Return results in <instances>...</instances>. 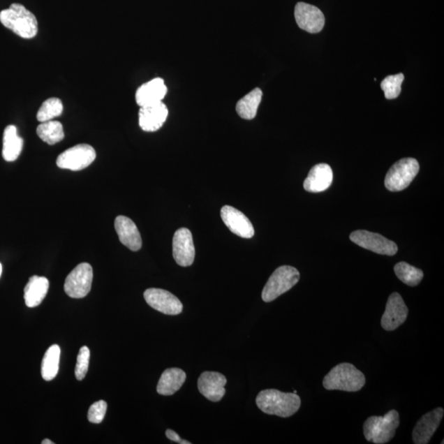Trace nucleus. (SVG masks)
I'll use <instances>...</instances> for the list:
<instances>
[{
  "label": "nucleus",
  "mask_w": 444,
  "mask_h": 444,
  "mask_svg": "<svg viewBox=\"0 0 444 444\" xmlns=\"http://www.w3.org/2000/svg\"><path fill=\"white\" fill-rule=\"evenodd\" d=\"M256 404L262 413L288 418L297 413L302 406V399L294 392L266 390L258 393Z\"/></svg>",
  "instance_id": "obj_1"
},
{
  "label": "nucleus",
  "mask_w": 444,
  "mask_h": 444,
  "mask_svg": "<svg viewBox=\"0 0 444 444\" xmlns=\"http://www.w3.org/2000/svg\"><path fill=\"white\" fill-rule=\"evenodd\" d=\"M0 22L22 38L32 39L38 34L36 16L20 3H13L0 12Z\"/></svg>",
  "instance_id": "obj_2"
},
{
  "label": "nucleus",
  "mask_w": 444,
  "mask_h": 444,
  "mask_svg": "<svg viewBox=\"0 0 444 444\" xmlns=\"http://www.w3.org/2000/svg\"><path fill=\"white\" fill-rule=\"evenodd\" d=\"M367 383L364 374L354 364L341 363L332 368L323 378V385L327 390L355 392L362 390Z\"/></svg>",
  "instance_id": "obj_3"
},
{
  "label": "nucleus",
  "mask_w": 444,
  "mask_h": 444,
  "mask_svg": "<svg viewBox=\"0 0 444 444\" xmlns=\"http://www.w3.org/2000/svg\"><path fill=\"white\" fill-rule=\"evenodd\" d=\"M399 424V413L396 410H391L383 416H370L364 423V436L369 442L385 444L395 437Z\"/></svg>",
  "instance_id": "obj_4"
},
{
  "label": "nucleus",
  "mask_w": 444,
  "mask_h": 444,
  "mask_svg": "<svg viewBox=\"0 0 444 444\" xmlns=\"http://www.w3.org/2000/svg\"><path fill=\"white\" fill-rule=\"evenodd\" d=\"M299 279V272L293 267L281 266L276 268L262 290L263 302L267 303L274 302L280 295L288 293L297 284Z\"/></svg>",
  "instance_id": "obj_5"
},
{
  "label": "nucleus",
  "mask_w": 444,
  "mask_h": 444,
  "mask_svg": "<svg viewBox=\"0 0 444 444\" xmlns=\"http://www.w3.org/2000/svg\"><path fill=\"white\" fill-rule=\"evenodd\" d=\"M420 170L417 160L404 158L392 166L385 177V187L392 192L404 191L409 186Z\"/></svg>",
  "instance_id": "obj_6"
},
{
  "label": "nucleus",
  "mask_w": 444,
  "mask_h": 444,
  "mask_svg": "<svg viewBox=\"0 0 444 444\" xmlns=\"http://www.w3.org/2000/svg\"><path fill=\"white\" fill-rule=\"evenodd\" d=\"M94 279V270L89 263L82 262L69 274L64 283V290L69 297L84 298L89 295Z\"/></svg>",
  "instance_id": "obj_7"
},
{
  "label": "nucleus",
  "mask_w": 444,
  "mask_h": 444,
  "mask_svg": "<svg viewBox=\"0 0 444 444\" xmlns=\"http://www.w3.org/2000/svg\"><path fill=\"white\" fill-rule=\"evenodd\" d=\"M96 157L94 147L89 145H78L60 154L57 163L59 168L78 171L89 168Z\"/></svg>",
  "instance_id": "obj_8"
},
{
  "label": "nucleus",
  "mask_w": 444,
  "mask_h": 444,
  "mask_svg": "<svg viewBox=\"0 0 444 444\" xmlns=\"http://www.w3.org/2000/svg\"><path fill=\"white\" fill-rule=\"evenodd\" d=\"M350 239L359 246L383 256H393L399 251L397 245L392 240L368 230H355L350 234Z\"/></svg>",
  "instance_id": "obj_9"
},
{
  "label": "nucleus",
  "mask_w": 444,
  "mask_h": 444,
  "mask_svg": "<svg viewBox=\"0 0 444 444\" xmlns=\"http://www.w3.org/2000/svg\"><path fill=\"white\" fill-rule=\"evenodd\" d=\"M145 299L151 308L168 316H177L183 311L182 302L177 296L165 290L147 289L145 293Z\"/></svg>",
  "instance_id": "obj_10"
},
{
  "label": "nucleus",
  "mask_w": 444,
  "mask_h": 444,
  "mask_svg": "<svg viewBox=\"0 0 444 444\" xmlns=\"http://www.w3.org/2000/svg\"><path fill=\"white\" fill-rule=\"evenodd\" d=\"M409 309L400 294L394 293L388 297L381 326L386 331H394L406 322Z\"/></svg>",
  "instance_id": "obj_11"
},
{
  "label": "nucleus",
  "mask_w": 444,
  "mask_h": 444,
  "mask_svg": "<svg viewBox=\"0 0 444 444\" xmlns=\"http://www.w3.org/2000/svg\"><path fill=\"white\" fill-rule=\"evenodd\" d=\"M295 17L299 29L309 34H318L325 24V17L320 9L304 2L296 4Z\"/></svg>",
  "instance_id": "obj_12"
},
{
  "label": "nucleus",
  "mask_w": 444,
  "mask_h": 444,
  "mask_svg": "<svg viewBox=\"0 0 444 444\" xmlns=\"http://www.w3.org/2000/svg\"><path fill=\"white\" fill-rule=\"evenodd\" d=\"M173 256L179 266L188 267L193 265L195 257V248L191 231L188 229L180 228L175 233Z\"/></svg>",
  "instance_id": "obj_13"
},
{
  "label": "nucleus",
  "mask_w": 444,
  "mask_h": 444,
  "mask_svg": "<svg viewBox=\"0 0 444 444\" xmlns=\"http://www.w3.org/2000/svg\"><path fill=\"white\" fill-rule=\"evenodd\" d=\"M444 410L438 407L424 415L415 425L413 439L415 444H427L441 425Z\"/></svg>",
  "instance_id": "obj_14"
},
{
  "label": "nucleus",
  "mask_w": 444,
  "mask_h": 444,
  "mask_svg": "<svg viewBox=\"0 0 444 444\" xmlns=\"http://www.w3.org/2000/svg\"><path fill=\"white\" fill-rule=\"evenodd\" d=\"M221 216L231 232L244 239L253 237L254 229L251 221L237 208L224 206L221 208Z\"/></svg>",
  "instance_id": "obj_15"
},
{
  "label": "nucleus",
  "mask_w": 444,
  "mask_h": 444,
  "mask_svg": "<svg viewBox=\"0 0 444 444\" xmlns=\"http://www.w3.org/2000/svg\"><path fill=\"white\" fill-rule=\"evenodd\" d=\"M226 378L219 372H203L198 380L201 394L211 401H220L225 396Z\"/></svg>",
  "instance_id": "obj_16"
},
{
  "label": "nucleus",
  "mask_w": 444,
  "mask_h": 444,
  "mask_svg": "<svg viewBox=\"0 0 444 444\" xmlns=\"http://www.w3.org/2000/svg\"><path fill=\"white\" fill-rule=\"evenodd\" d=\"M168 113V109L163 103L142 106L140 110V126L143 131H157L163 126Z\"/></svg>",
  "instance_id": "obj_17"
},
{
  "label": "nucleus",
  "mask_w": 444,
  "mask_h": 444,
  "mask_svg": "<svg viewBox=\"0 0 444 444\" xmlns=\"http://www.w3.org/2000/svg\"><path fill=\"white\" fill-rule=\"evenodd\" d=\"M115 230L120 242L132 251H138L142 248L140 230L134 222L127 216H119L114 221Z\"/></svg>",
  "instance_id": "obj_18"
},
{
  "label": "nucleus",
  "mask_w": 444,
  "mask_h": 444,
  "mask_svg": "<svg viewBox=\"0 0 444 444\" xmlns=\"http://www.w3.org/2000/svg\"><path fill=\"white\" fill-rule=\"evenodd\" d=\"M168 94V87L163 78L156 77L145 83L136 91V103L140 108L142 106L163 103Z\"/></svg>",
  "instance_id": "obj_19"
},
{
  "label": "nucleus",
  "mask_w": 444,
  "mask_h": 444,
  "mask_svg": "<svg viewBox=\"0 0 444 444\" xmlns=\"http://www.w3.org/2000/svg\"><path fill=\"white\" fill-rule=\"evenodd\" d=\"M333 173L331 166L325 163L314 165L309 171L304 182L305 191L309 193H320L331 186Z\"/></svg>",
  "instance_id": "obj_20"
},
{
  "label": "nucleus",
  "mask_w": 444,
  "mask_h": 444,
  "mask_svg": "<svg viewBox=\"0 0 444 444\" xmlns=\"http://www.w3.org/2000/svg\"><path fill=\"white\" fill-rule=\"evenodd\" d=\"M185 380H186V373L182 369H165L161 374L156 391L161 395H173L182 388Z\"/></svg>",
  "instance_id": "obj_21"
},
{
  "label": "nucleus",
  "mask_w": 444,
  "mask_h": 444,
  "mask_svg": "<svg viewBox=\"0 0 444 444\" xmlns=\"http://www.w3.org/2000/svg\"><path fill=\"white\" fill-rule=\"evenodd\" d=\"M50 282L44 276H34L24 289V299L27 307L38 306L48 293Z\"/></svg>",
  "instance_id": "obj_22"
},
{
  "label": "nucleus",
  "mask_w": 444,
  "mask_h": 444,
  "mask_svg": "<svg viewBox=\"0 0 444 444\" xmlns=\"http://www.w3.org/2000/svg\"><path fill=\"white\" fill-rule=\"evenodd\" d=\"M23 147L22 138L18 136L15 126L6 127L3 133V157L6 161H15L20 156Z\"/></svg>",
  "instance_id": "obj_23"
},
{
  "label": "nucleus",
  "mask_w": 444,
  "mask_h": 444,
  "mask_svg": "<svg viewBox=\"0 0 444 444\" xmlns=\"http://www.w3.org/2000/svg\"><path fill=\"white\" fill-rule=\"evenodd\" d=\"M262 97V90L256 89L240 99L237 105V111L239 117L248 120L256 118Z\"/></svg>",
  "instance_id": "obj_24"
},
{
  "label": "nucleus",
  "mask_w": 444,
  "mask_h": 444,
  "mask_svg": "<svg viewBox=\"0 0 444 444\" xmlns=\"http://www.w3.org/2000/svg\"><path fill=\"white\" fill-rule=\"evenodd\" d=\"M37 135L49 145H54L64 138L62 124L54 120L41 123L36 128Z\"/></svg>",
  "instance_id": "obj_25"
},
{
  "label": "nucleus",
  "mask_w": 444,
  "mask_h": 444,
  "mask_svg": "<svg viewBox=\"0 0 444 444\" xmlns=\"http://www.w3.org/2000/svg\"><path fill=\"white\" fill-rule=\"evenodd\" d=\"M60 348L58 345L49 348L41 364V376L45 381H52L59 372Z\"/></svg>",
  "instance_id": "obj_26"
},
{
  "label": "nucleus",
  "mask_w": 444,
  "mask_h": 444,
  "mask_svg": "<svg viewBox=\"0 0 444 444\" xmlns=\"http://www.w3.org/2000/svg\"><path fill=\"white\" fill-rule=\"evenodd\" d=\"M394 272L401 281L409 286H416L420 283L424 277L423 272L419 268L411 266L406 262L397 263Z\"/></svg>",
  "instance_id": "obj_27"
},
{
  "label": "nucleus",
  "mask_w": 444,
  "mask_h": 444,
  "mask_svg": "<svg viewBox=\"0 0 444 444\" xmlns=\"http://www.w3.org/2000/svg\"><path fill=\"white\" fill-rule=\"evenodd\" d=\"M63 111L62 101L57 97H52V98L45 101L41 105L38 112H37L36 118L40 123L50 121V120L60 117Z\"/></svg>",
  "instance_id": "obj_28"
},
{
  "label": "nucleus",
  "mask_w": 444,
  "mask_h": 444,
  "mask_svg": "<svg viewBox=\"0 0 444 444\" xmlns=\"http://www.w3.org/2000/svg\"><path fill=\"white\" fill-rule=\"evenodd\" d=\"M404 81V73L387 76L382 81L381 89L385 91L386 99L392 100L399 97L401 91L402 82Z\"/></svg>",
  "instance_id": "obj_29"
},
{
  "label": "nucleus",
  "mask_w": 444,
  "mask_h": 444,
  "mask_svg": "<svg viewBox=\"0 0 444 444\" xmlns=\"http://www.w3.org/2000/svg\"><path fill=\"white\" fill-rule=\"evenodd\" d=\"M90 360V350L87 346H82L78 353L75 367V376L77 380H82L89 371Z\"/></svg>",
  "instance_id": "obj_30"
},
{
  "label": "nucleus",
  "mask_w": 444,
  "mask_h": 444,
  "mask_svg": "<svg viewBox=\"0 0 444 444\" xmlns=\"http://www.w3.org/2000/svg\"><path fill=\"white\" fill-rule=\"evenodd\" d=\"M106 410H108V404L105 401H96L91 406L87 418L91 423L100 424L103 422Z\"/></svg>",
  "instance_id": "obj_31"
},
{
  "label": "nucleus",
  "mask_w": 444,
  "mask_h": 444,
  "mask_svg": "<svg viewBox=\"0 0 444 444\" xmlns=\"http://www.w3.org/2000/svg\"><path fill=\"white\" fill-rule=\"evenodd\" d=\"M165 436L170 439V441H173L179 444H191V442L187 441H184L182 438L179 437V434L177 432H175L172 429H168L165 431Z\"/></svg>",
  "instance_id": "obj_32"
},
{
  "label": "nucleus",
  "mask_w": 444,
  "mask_h": 444,
  "mask_svg": "<svg viewBox=\"0 0 444 444\" xmlns=\"http://www.w3.org/2000/svg\"><path fill=\"white\" fill-rule=\"evenodd\" d=\"M41 443H43V444H53L54 443L52 441H50V439H44V441L43 442H41Z\"/></svg>",
  "instance_id": "obj_33"
},
{
  "label": "nucleus",
  "mask_w": 444,
  "mask_h": 444,
  "mask_svg": "<svg viewBox=\"0 0 444 444\" xmlns=\"http://www.w3.org/2000/svg\"><path fill=\"white\" fill-rule=\"evenodd\" d=\"M2 271H3V267L1 263H0V276H1Z\"/></svg>",
  "instance_id": "obj_34"
},
{
  "label": "nucleus",
  "mask_w": 444,
  "mask_h": 444,
  "mask_svg": "<svg viewBox=\"0 0 444 444\" xmlns=\"http://www.w3.org/2000/svg\"><path fill=\"white\" fill-rule=\"evenodd\" d=\"M294 393H296V394H297V391L295 390Z\"/></svg>",
  "instance_id": "obj_35"
}]
</instances>
